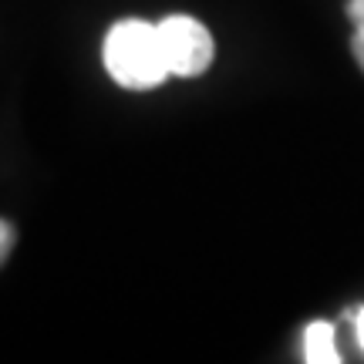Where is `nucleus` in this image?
<instances>
[{"instance_id":"nucleus-1","label":"nucleus","mask_w":364,"mask_h":364,"mask_svg":"<svg viewBox=\"0 0 364 364\" xmlns=\"http://www.w3.org/2000/svg\"><path fill=\"white\" fill-rule=\"evenodd\" d=\"M102 58L112 81L129 91L159 88L169 78V65H166L162 41H159V24H149L139 17L112 24V31L105 34Z\"/></svg>"},{"instance_id":"nucleus-2","label":"nucleus","mask_w":364,"mask_h":364,"mask_svg":"<svg viewBox=\"0 0 364 364\" xmlns=\"http://www.w3.org/2000/svg\"><path fill=\"white\" fill-rule=\"evenodd\" d=\"M159 41H162V54L169 75L176 78H196L213 65V34L206 31L203 21H196L189 14H169L159 21Z\"/></svg>"},{"instance_id":"nucleus-3","label":"nucleus","mask_w":364,"mask_h":364,"mask_svg":"<svg viewBox=\"0 0 364 364\" xmlns=\"http://www.w3.org/2000/svg\"><path fill=\"white\" fill-rule=\"evenodd\" d=\"M304 361L307 364H338V327L331 321H311L304 327Z\"/></svg>"},{"instance_id":"nucleus-4","label":"nucleus","mask_w":364,"mask_h":364,"mask_svg":"<svg viewBox=\"0 0 364 364\" xmlns=\"http://www.w3.org/2000/svg\"><path fill=\"white\" fill-rule=\"evenodd\" d=\"M14 243H17V230H14L11 220H4V216H0V267L7 263V257H11Z\"/></svg>"},{"instance_id":"nucleus-5","label":"nucleus","mask_w":364,"mask_h":364,"mask_svg":"<svg viewBox=\"0 0 364 364\" xmlns=\"http://www.w3.org/2000/svg\"><path fill=\"white\" fill-rule=\"evenodd\" d=\"M344 321H351L354 341L361 344V351H364V304H361V307H348V311H344Z\"/></svg>"},{"instance_id":"nucleus-6","label":"nucleus","mask_w":364,"mask_h":364,"mask_svg":"<svg viewBox=\"0 0 364 364\" xmlns=\"http://www.w3.org/2000/svg\"><path fill=\"white\" fill-rule=\"evenodd\" d=\"M351 54L358 68L364 71V21H354V38H351Z\"/></svg>"},{"instance_id":"nucleus-7","label":"nucleus","mask_w":364,"mask_h":364,"mask_svg":"<svg viewBox=\"0 0 364 364\" xmlns=\"http://www.w3.org/2000/svg\"><path fill=\"white\" fill-rule=\"evenodd\" d=\"M348 17L354 21H364V0H348Z\"/></svg>"}]
</instances>
